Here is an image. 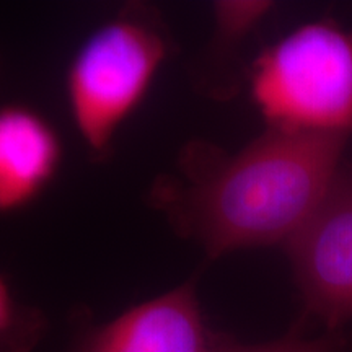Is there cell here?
<instances>
[{"label": "cell", "mask_w": 352, "mask_h": 352, "mask_svg": "<svg viewBox=\"0 0 352 352\" xmlns=\"http://www.w3.org/2000/svg\"><path fill=\"white\" fill-rule=\"evenodd\" d=\"M347 138L266 129L233 153L192 140L179 153L176 175L153 183L151 204L210 259L285 246L331 191Z\"/></svg>", "instance_id": "1"}, {"label": "cell", "mask_w": 352, "mask_h": 352, "mask_svg": "<svg viewBox=\"0 0 352 352\" xmlns=\"http://www.w3.org/2000/svg\"><path fill=\"white\" fill-rule=\"evenodd\" d=\"M175 39L155 7L127 3L83 39L65 69L70 120L88 155L103 162L173 57Z\"/></svg>", "instance_id": "2"}, {"label": "cell", "mask_w": 352, "mask_h": 352, "mask_svg": "<svg viewBox=\"0 0 352 352\" xmlns=\"http://www.w3.org/2000/svg\"><path fill=\"white\" fill-rule=\"evenodd\" d=\"M252 98L267 129L352 131V33L310 21L266 47L248 70Z\"/></svg>", "instance_id": "3"}, {"label": "cell", "mask_w": 352, "mask_h": 352, "mask_svg": "<svg viewBox=\"0 0 352 352\" xmlns=\"http://www.w3.org/2000/svg\"><path fill=\"white\" fill-rule=\"evenodd\" d=\"M284 248L308 314L329 331L352 320L351 170H341L320 209Z\"/></svg>", "instance_id": "4"}, {"label": "cell", "mask_w": 352, "mask_h": 352, "mask_svg": "<svg viewBox=\"0 0 352 352\" xmlns=\"http://www.w3.org/2000/svg\"><path fill=\"white\" fill-rule=\"evenodd\" d=\"M220 340L208 327L191 279L90 328L72 352H215Z\"/></svg>", "instance_id": "5"}, {"label": "cell", "mask_w": 352, "mask_h": 352, "mask_svg": "<svg viewBox=\"0 0 352 352\" xmlns=\"http://www.w3.org/2000/svg\"><path fill=\"white\" fill-rule=\"evenodd\" d=\"M64 142L56 126L26 104L0 107V214L36 202L59 175Z\"/></svg>", "instance_id": "6"}, {"label": "cell", "mask_w": 352, "mask_h": 352, "mask_svg": "<svg viewBox=\"0 0 352 352\" xmlns=\"http://www.w3.org/2000/svg\"><path fill=\"white\" fill-rule=\"evenodd\" d=\"M271 2H215L212 7L214 32L206 64L201 74L202 83L209 95L227 98L235 94L239 87L230 76L232 63L239 56L241 44H245L264 16L271 12Z\"/></svg>", "instance_id": "7"}, {"label": "cell", "mask_w": 352, "mask_h": 352, "mask_svg": "<svg viewBox=\"0 0 352 352\" xmlns=\"http://www.w3.org/2000/svg\"><path fill=\"white\" fill-rule=\"evenodd\" d=\"M47 331V320L39 308L20 302L0 276V352H32Z\"/></svg>", "instance_id": "8"}, {"label": "cell", "mask_w": 352, "mask_h": 352, "mask_svg": "<svg viewBox=\"0 0 352 352\" xmlns=\"http://www.w3.org/2000/svg\"><path fill=\"white\" fill-rule=\"evenodd\" d=\"M346 346V340L340 333L329 331L320 338H302L298 334H289V336L277 340L267 344H239L230 338L222 336L215 352H341Z\"/></svg>", "instance_id": "9"}]
</instances>
